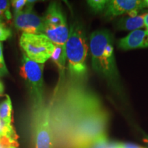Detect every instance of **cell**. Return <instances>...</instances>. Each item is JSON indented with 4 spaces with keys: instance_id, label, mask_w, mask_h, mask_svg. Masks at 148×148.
Segmentation results:
<instances>
[{
    "instance_id": "d4e9b609",
    "label": "cell",
    "mask_w": 148,
    "mask_h": 148,
    "mask_svg": "<svg viewBox=\"0 0 148 148\" xmlns=\"http://www.w3.org/2000/svg\"><path fill=\"white\" fill-rule=\"evenodd\" d=\"M144 3H145V8H148V0H145V1H144Z\"/></svg>"
},
{
    "instance_id": "2e32d148",
    "label": "cell",
    "mask_w": 148,
    "mask_h": 148,
    "mask_svg": "<svg viewBox=\"0 0 148 148\" xmlns=\"http://www.w3.org/2000/svg\"><path fill=\"white\" fill-rule=\"evenodd\" d=\"M110 141L107 134L101 135L90 144L87 148H109Z\"/></svg>"
},
{
    "instance_id": "7402d4cb",
    "label": "cell",
    "mask_w": 148,
    "mask_h": 148,
    "mask_svg": "<svg viewBox=\"0 0 148 148\" xmlns=\"http://www.w3.org/2000/svg\"><path fill=\"white\" fill-rule=\"evenodd\" d=\"M109 148H121V147L119 145L118 142H110Z\"/></svg>"
},
{
    "instance_id": "7c38bea8",
    "label": "cell",
    "mask_w": 148,
    "mask_h": 148,
    "mask_svg": "<svg viewBox=\"0 0 148 148\" xmlns=\"http://www.w3.org/2000/svg\"><path fill=\"white\" fill-rule=\"evenodd\" d=\"M6 99L0 103V119L9 125H12V105L8 95Z\"/></svg>"
},
{
    "instance_id": "cb8c5ba5",
    "label": "cell",
    "mask_w": 148,
    "mask_h": 148,
    "mask_svg": "<svg viewBox=\"0 0 148 148\" xmlns=\"http://www.w3.org/2000/svg\"><path fill=\"white\" fill-rule=\"evenodd\" d=\"M3 90H4V88H3V85L2 84V82L0 81V95L2 94V92H3Z\"/></svg>"
},
{
    "instance_id": "52a82bcc",
    "label": "cell",
    "mask_w": 148,
    "mask_h": 148,
    "mask_svg": "<svg viewBox=\"0 0 148 148\" xmlns=\"http://www.w3.org/2000/svg\"><path fill=\"white\" fill-rule=\"evenodd\" d=\"M36 1L27 0L25 8L14 15V26L23 33L44 34L43 17H40L33 11V4Z\"/></svg>"
},
{
    "instance_id": "d6986e66",
    "label": "cell",
    "mask_w": 148,
    "mask_h": 148,
    "mask_svg": "<svg viewBox=\"0 0 148 148\" xmlns=\"http://www.w3.org/2000/svg\"><path fill=\"white\" fill-rule=\"evenodd\" d=\"M8 74L7 66L5 65L4 59L3 56L2 44L0 42V76H4Z\"/></svg>"
},
{
    "instance_id": "6da1fadb",
    "label": "cell",
    "mask_w": 148,
    "mask_h": 148,
    "mask_svg": "<svg viewBox=\"0 0 148 148\" xmlns=\"http://www.w3.org/2000/svg\"><path fill=\"white\" fill-rule=\"evenodd\" d=\"M89 47L92 69L102 77L109 86L116 92L121 91L120 76L114 53L112 33L108 29H100L90 35Z\"/></svg>"
},
{
    "instance_id": "44dd1931",
    "label": "cell",
    "mask_w": 148,
    "mask_h": 148,
    "mask_svg": "<svg viewBox=\"0 0 148 148\" xmlns=\"http://www.w3.org/2000/svg\"><path fill=\"white\" fill-rule=\"evenodd\" d=\"M140 134L142 136V140L147 145V147L148 148V135L145 134L143 131H140Z\"/></svg>"
},
{
    "instance_id": "e0dca14e",
    "label": "cell",
    "mask_w": 148,
    "mask_h": 148,
    "mask_svg": "<svg viewBox=\"0 0 148 148\" xmlns=\"http://www.w3.org/2000/svg\"><path fill=\"white\" fill-rule=\"evenodd\" d=\"M12 36V31L6 26L5 23L0 22V42L9 39Z\"/></svg>"
},
{
    "instance_id": "9a60e30c",
    "label": "cell",
    "mask_w": 148,
    "mask_h": 148,
    "mask_svg": "<svg viewBox=\"0 0 148 148\" xmlns=\"http://www.w3.org/2000/svg\"><path fill=\"white\" fill-rule=\"evenodd\" d=\"M18 138L0 136V148H18Z\"/></svg>"
},
{
    "instance_id": "8fae6325",
    "label": "cell",
    "mask_w": 148,
    "mask_h": 148,
    "mask_svg": "<svg viewBox=\"0 0 148 148\" xmlns=\"http://www.w3.org/2000/svg\"><path fill=\"white\" fill-rule=\"evenodd\" d=\"M51 58L58 66L60 77V79L61 80L62 77L64 76V71H65V62L66 60V46L54 45V49Z\"/></svg>"
},
{
    "instance_id": "ac0fdd59",
    "label": "cell",
    "mask_w": 148,
    "mask_h": 148,
    "mask_svg": "<svg viewBox=\"0 0 148 148\" xmlns=\"http://www.w3.org/2000/svg\"><path fill=\"white\" fill-rule=\"evenodd\" d=\"M27 3V0H14L11 1L14 10V15L21 12L25 8Z\"/></svg>"
},
{
    "instance_id": "9c48e42d",
    "label": "cell",
    "mask_w": 148,
    "mask_h": 148,
    "mask_svg": "<svg viewBox=\"0 0 148 148\" xmlns=\"http://www.w3.org/2000/svg\"><path fill=\"white\" fill-rule=\"evenodd\" d=\"M118 47L122 50L148 47V30L140 29L130 32L119 40Z\"/></svg>"
},
{
    "instance_id": "4fadbf2b",
    "label": "cell",
    "mask_w": 148,
    "mask_h": 148,
    "mask_svg": "<svg viewBox=\"0 0 148 148\" xmlns=\"http://www.w3.org/2000/svg\"><path fill=\"white\" fill-rule=\"evenodd\" d=\"M108 1L106 0H88L87 4L95 13L104 12Z\"/></svg>"
},
{
    "instance_id": "5b68a950",
    "label": "cell",
    "mask_w": 148,
    "mask_h": 148,
    "mask_svg": "<svg viewBox=\"0 0 148 148\" xmlns=\"http://www.w3.org/2000/svg\"><path fill=\"white\" fill-rule=\"evenodd\" d=\"M43 68L44 64H39L30 60L23 53L20 75L23 77L29 89L32 101V108L42 106L43 97Z\"/></svg>"
},
{
    "instance_id": "ba28073f",
    "label": "cell",
    "mask_w": 148,
    "mask_h": 148,
    "mask_svg": "<svg viewBox=\"0 0 148 148\" xmlns=\"http://www.w3.org/2000/svg\"><path fill=\"white\" fill-rule=\"evenodd\" d=\"M145 8L144 1L141 0H110L107 2L103 16L112 18L123 14H138Z\"/></svg>"
},
{
    "instance_id": "5bb4252c",
    "label": "cell",
    "mask_w": 148,
    "mask_h": 148,
    "mask_svg": "<svg viewBox=\"0 0 148 148\" xmlns=\"http://www.w3.org/2000/svg\"><path fill=\"white\" fill-rule=\"evenodd\" d=\"M0 136H8L10 137L18 138L13 125H9L0 119Z\"/></svg>"
},
{
    "instance_id": "277c9868",
    "label": "cell",
    "mask_w": 148,
    "mask_h": 148,
    "mask_svg": "<svg viewBox=\"0 0 148 148\" xmlns=\"http://www.w3.org/2000/svg\"><path fill=\"white\" fill-rule=\"evenodd\" d=\"M44 34L55 45L66 46L69 29L60 4L53 1L49 5L43 16Z\"/></svg>"
},
{
    "instance_id": "7a4b0ae2",
    "label": "cell",
    "mask_w": 148,
    "mask_h": 148,
    "mask_svg": "<svg viewBox=\"0 0 148 148\" xmlns=\"http://www.w3.org/2000/svg\"><path fill=\"white\" fill-rule=\"evenodd\" d=\"M88 49L85 29L81 24L75 22L69 29V37L66 43L68 70L72 81L82 82L86 77Z\"/></svg>"
},
{
    "instance_id": "8992f818",
    "label": "cell",
    "mask_w": 148,
    "mask_h": 148,
    "mask_svg": "<svg viewBox=\"0 0 148 148\" xmlns=\"http://www.w3.org/2000/svg\"><path fill=\"white\" fill-rule=\"evenodd\" d=\"M19 44L28 58L35 62L45 64L51 58L54 45L45 34L22 33Z\"/></svg>"
},
{
    "instance_id": "3957f363",
    "label": "cell",
    "mask_w": 148,
    "mask_h": 148,
    "mask_svg": "<svg viewBox=\"0 0 148 148\" xmlns=\"http://www.w3.org/2000/svg\"><path fill=\"white\" fill-rule=\"evenodd\" d=\"M32 143L34 148H55V138L51 127L50 103L45 102L39 107L32 108Z\"/></svg>"
},
{
    "instance_id": "603a6c76",
    "label": "cell",
    "mask_w": 148,
    "mask_h": 148,
    "mask_svg": "<svg viewBox=\"0 0 148 148\" xmlns=\"http://www.w3.org/2000/svg\"><path fill=\"white\" fill-rule=\"evenodd\" d=\"M144 23H145L146 29L148 30V13L144 14Z\"/></svg>"
},
{
    "instance_id": "30bf717a",
    "label": "cell",
    "mask_w": 148,
    "mask_h": 148,
    "mask_svg": "<svg viewBox=\"0 0 148 148\" xmlns=\"http://www.w3.org/2000/svg\"><path fill=\"white\" fill-rule=\"evenodd\" d=\"M144 14H125L116 22V27L120 30L132 31L145 26Z\"/></svg>"
},
{
    "instance_id": "ffe728a7",
    "label": "cell",
    "mask_w": 148,
    "mask_h": 148,
    "mask_svg": "<svg viewBox=\"0 0 148 148\" xmlns=\"http://www.w3.org/2000/svg\"><path fill=\"white\" fill-rule=\"evenodd\" d=\"M10 1L7 0H0V11L3 12L7 14L9 18H12L11 12L10 10Z\"/></svg>"
}]
</instances>
